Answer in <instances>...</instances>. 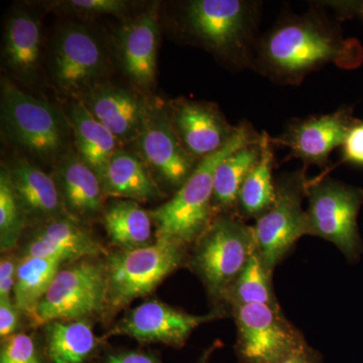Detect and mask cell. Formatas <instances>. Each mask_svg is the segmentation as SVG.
I'll list each match as a JSON object with an SVG mask.
<instances>
[{
    "label": "cell",
    "instance_id": "1",
    "mask_svg": "<svg viewBox=\"0 0 363 363\" xmlns=\"http://www.w3.org/2000/svg\"><path fill=\"white\" fill-rule=\"evenodd\" d=\"M362 61V44L346 39L330 21L314 13L281 21L260 42L257 55L262 73L290 84L329 64L355 69Z\"/></svg>",
    "mask_w": 363,
    "mask_h": 363
},
{
    "label": "cell",
    "instance_id": "2",
    "mask_svg": "<svg viewBox=\"0 0 363 363\" xmlns=\"http://www.w3.org/2000/svg\"><path fill=\"white\" fill-rule=\"evenodd\" d=\"M262 135L248 123L240 124L230 142L198 162L190 178L171 200L150 212L157 240L187 247L196 243L216 218L213 208L214 178L219 164L233 152L257 142Z\"/></svg>",
    "mask_w": 363,
    "mask_h": 363
},
{
    "label": "cell",
    "instance_id": "3",
    "mask_svg": "<svg viewBox=\"0 0 363 363\" xmlns=\"http://www.w3.org/2000/svg\"><path fill=\"white\" fill-rule=\"evenodd\" d=\"M257 250L253 226L235 214H220L196 242L190 264L210 297L225 304L227 293Z\"/></svg>",
    "mask_w": 363,
    "mask_h": 363
},
{
    "label": "cell",
    "instance_id": "4",
    "mask_svg": "<svg viewBox=\"0 0 363 363\" xmlns=\"http://www.w3.org/2000/svg\"><path fill=\"white\" fill-rule=\"evenodd\" d=\"M257 7V2L245 0H193L185 7L186 25L214 54L247 65Z\"/></svg>",
    "mask_w": 363,
    "mask_h": 363
},
{
    "label": "cell",
    "instance_id": "5",
    "mask_svg": "<svg viewBox=\"0 0 363 363\" xmlns=\"http://www.w3.org/2000/svg\"><path fill=\"white\" fill-rule=\"evenodd\" d=\"M309 235L330 241L350 262L363 252L357 217L363 204V189L321 175L308 180Z\"/></svg>",
    "mask_w": 363,
    "mask_h": 363
},
{
    "label": "cell",
    "instance_id": "6",
    "mask_svg": "<svg viewBox=\"0 0 363 363\" xmlns=\"http://www.w3.org/2000/svg\"><path fill=\"white\" fill-rule=\"evenodd\" d=\"M1 117L7 135L28 154L50 160L65 150L71 130L69 119L9 80L1 83Z\"/></svg>",
    "mask_w": 363,
    "mask_h": 363
},
{
    "label": "cell",
    "instance_id": "7",
    "mask_svg": "<svg viewBox=\"0 0 363 363\" xmlns=\"http://www.w3.org/2000/svg\"><path fill=\"white\" fill-rule=\"evenodd\" d=\"M184 245L169 240L108 255L106 267L108 304L121 308L152 293L169 274L184 264Z\"/></svg>",
    "mask_w": 363,
    "mask_h": 363
},
{
    "label": "cell",
    "instance_id": "8",
    "mask_svg": "<svg viewBox=\"0 0 363 363\" xmlns=\"http://www.w3.org/2000/svg\"><path fill=\"white\" fill-rule=\"evenodd\" d=\"M107 296L106 267L92 260H78L60 269L30 321L40 326L55 321L84 320L108 304Z\"/></svg>",
    "mask_w": 363,
    "mask_h": 363
},
{
    "label": "cell",
    "instance_id": "9",
    "mask_svg": "<svg viewBox=\"0 0 363 363\" xmlns=\"http://www.w3.org/2000/svg\"><path fill=\"white\" fill-rule=\"evenodd\" d=\"M276 202L253 226L260 259L274 272L301 238L309 235L307 211L303 209L308 179L305 169L277 179Z\"/></svg>",
    "mask_w": 363,
    "mask_h": 363
},
{
    "label": "cell",
    "instance_id": "10",
    "mask_svg": "<svg viewBox=\"0 0 363 363\" xmlns=\"http://www.w3.org/2000/svg\"><path fill=\"white\" fill-rule=\"evenodd\" d=\"M229 310L238 328L235 352L240 363H279L307 343L281 310L259 304Z\"/></svg>",
    "mask_w": 363,
    "mask_h": 363
},
{
    "label": "cell",
    "instance_id": "11",
    "mask_svg": "<svg viewBox=\"0 0 363 363\" xmlns=\"http://www.w3.org/2000/svg\"><path fill=\"white\" fill-rule=\"evenodd\" d=\"M104 48L86 26L69 23L59 30L52 51V76L66 94H85L104 75Z\"/></svg>",
    "mask_w": 363,
    "mask_h": 363
},
{
    "label": "cell",
    "instance_id": "12",
    "mask_svg": "<svg viewBox=\"0 0 363 363\" xmlns=\"http://www.w3.org/2000/svg\"><path fill=\"white\" fill-rule=\"evenodd\" d=\"M357 121L353 116V109L347 106L323 116L294 119L283 135L272 138V145L286 147L290 150L286 157L301 160L305 167L315 164L328 168L331 152L341 147Z\"/></svg>",
    "mask_w": 363,
    "mask_h": 363
},
{
    "label": "cell",
    "instance_id": "13",
    "mask_svg": "<svg viewBox=\"0 0 363 363\" xmlns=\"http://www.w3.org/2000/svg\"><path fill=\"white\" fill-rule=\"evenodd\" d=\"M138 156L169 185L180 189L190 178L199 160L184 147L169 109L152 106L142 135L135 140Z\"/></svg>",
    "mask_w": 363,
    "mask_h": 363
},
{
    "label": "cell",
    "instance_id": "14",
    "mask_svg": "<svg viewBox=\"0 0 363 363\" xmlns=\"http://www.w3.org/2000/svg\"><path fill=\"white\" fill-rule=\"evenodd\" d=\"M221 311L192 315L154 300L138 306L114 327L111 335H126L140 342H161L181 347L192 332L218 319Z\"/></svg>",
    "mask_w": 363,
    "mask_h": 363
},
{
    "label": "cell",
    "instance_id": "15",
    "mask_svg": "<svg viewBox=\"0 0 363 363\" xmlns=\"http://www.w3.org/2000/svg\"><path fill=\"white\" fill-rule=\"evenodd\" d=\"M169 116L184 147L196 159H202L221 150L238 133L216 105L193 100H174Z\"/></svg>",
    "mask_w": 363,
    "mask_h": 363
},
{
    "label": "cell",
    "instance_id": "16",
    "mask_svg": "<svg viewBox=\"0 0 363 363\" xmlns=\"http://www.w3.org/2000/svg\"><path fill=\"white\" fill-rule=\"evenodd\" d=\"M81 101L121 143H135L142 135L152 105L114 84H97Z\"/></svg>",
    "mask_w": 363,
    "mask_h": 363
},
{
    "label": "cell",
    "instance_id": "17",
    "mask_svg": "<svg viewBox=\"0 0 363 363\" xmlns=\"http://www.w3.org/2000/svg\"><path fill=\"white\" fill-rule=\"evenodd\" d=\"M157 44L159 18L156 7L124 25L117 35L121 68L140 87H150L156 81Z\"/></svg>",
    "mask_w": 363,
    "mask_h": 363
},
{
    "label": "cell",
    "instance_id": "18",
    "mask_svg": "<svg viewBox=\"0 0 363 363\" xmlns=\"http://www.w3.org/2000/svg\"><path fill=\"white\" fill-rule=\"evenodd\" d=\"M106 250L74 217H60L40 227L23 257H57L66 262L105 255Z\"/></svg>",
    "mask_w": 363,
    "mask_h": 363
},
{
    "label": "cell",
    "instance_id": "19",
    "mask_svg": "<svg viewBox=\"0 0 363 363\" xmlns=\"http://www.w3.org/2000/svg\"><path fill=\"white\" fill-rule=\"evenodd\" d=\"M55 181L64 207L73 216L90 217L101 211L106 196L104 184L78 154L62 157Z\"/></svg>",
    "mask_w": 363,
    "mask_h": 363
},
{
    "label": "cell",
    "instance_id": "20",
    "mask_svg": "<svg viewBox=\"0 0 363 363\" xmlns=\"http://www.w3.org/2000/svg\"><path fill=\"white\" fill-rule=\"evenodd\" d=\"M9 174L26 216L48 221L64 217L65 207L55 179L23 160L13 164Z\"/></svg>",
    "mask_w": 363,
    "mask_h": 363
},
{
    "label": "cell",
    "instance_id": "21",
    "mask_svg": "<svg viewBox=\"0 0 363 363\" xmlns=\"http://www.w3.org/2000/svg\"><path fill=\"white\" fill-rule=\"evenodd\" d=\"M68 119L78 156L104 180L111 157L123 143L91 114L81 100L72 104Z\"/></svg>",
    "mask_w": 363,
    "mask_h": 363
},
{
    "label": "cell",
    "instance_id": "22",
    "mask_svg": "<svg viewBox=\"0 0 363 363\" xmlns=\"http://www.w3.org/2000/svg\"><path fill=\"white\" fill-rule=\"evenodd\" d=\"M40 47V21L28 11L11 14L4 33V59L7 68L20 78H32L39 68Z\"/></svg>",
    "mask_w": 363,
    "mask_h": 363
},
{
    "label": "cell",
    "instance_id": "23",
    "mask_svg": "<svg viewBox=\"0 0 363 363\" xmlns=\"http://www.w3.org/2000/svg\"><path fill=\"white\" fill-rule=\"evenodd\" d=\"M102 184L106 196L124 200L149 201L161 196L142 157L121 149L111 157Z\"/></svg>",
    "mask_w": 363,
    "mask_h": 363
},
{
    "label": "cell",
    "instance_id": "24",
    "mask_svg": "<svg viewBox=\"0 0 363 363\" xmlns=\"http://www.w3.org/2000/svg\"><path fill=\"white\" fill-rule=\"evenodd\" d=\"M274 147L271 136L264 131L262 135V154L259 162L243 182L238 194L235 215L243 220H257L276 202L277 183L272 174Z\"/></svg>",
    "mask_w": 363,
    "mask_h": 363
},
{
    "label": "cell",
    "instance_id": "25",
    "mask_svg": "<svg viewBox=\"0 0 363 363\" xmlns=\"http://www.w3.org/2000/svg\"><path fill=\"white\" fill-rule=\"evenodd\" d=\"M262 154V138L248 143L224 160L216 169L214 178L213 208L216 216L235 214L238 194L243 182Z\"/></svg>",
    "mask_w": 363,
    "mask_h": 363
},
{
    "label": "cell",
    "instance_id": "26",
    "mask_svg": "<svg viewBox=\"0 0 363 363\" xmlns=\"http://www.w3.org/2000/svg\"><path fill=\"white\" fill-rule=\"evenodd\" d=\"M99 343L92 326L84 320L47 324L45 344L51 363H85Z\"/></svg>",
    "mask_w": 363,
    "mask_h": 363
},
{
    "label": "cell",
    "instance_id": "27",
    "mask_svg": "<svg viewBox=\"0 0 363 363\" xmlns=\"http://www.w3.org/2000/svg\"><path fill=\"white\" fill-rule=\"evenodd\" d=\"M152 219L133 200H116L104 212V224L107 235L121 250H135L150 245Z\"/></svg>",
    "mask_w": 363,
    "mask_h": 363
},
{
    "label": "cell",
    "instance_id": "28",
    "mask_svg": "<svg viewBox=\"0 0 363 363\" xmlns=\"http://www.w3.org/2000/svg\"><path fill=\"white\" fill-rule=\"evenodd\" d=\"M64 262L57 257H23L18 260L13 301L30 320Z\"/></svg>",
    "mask_w": 363,
    "mask_h": 363
},
{
    "label": "cell",
    "instance_id": "29",
    "mask_svg": "<svg viewBox=\"0 0 363 363\" xmlns=\"http://www.w3.org/2000/svg\"><path fill=\"white\" fill-rule=\"evenodd\" d=\"M272 272L257 250L227 293L224 305L229 309L233 306L259 304L281 310L272 286Z\"/></svg>",
    "mask_w": 363,
    "mask_h": 363
},
{
    "label": "cell",
    "instance_id": "30",
    "mask_svg": "<svg viewBox=\"0 0 363 363\" xmlns=\"http://www.w3.org/2000/svg\"><path fill=\"white\" fill-rule=\"evenodd\" d=\"M26 218L25 211L14 191L9 169L2 167L0 173V247L2 252L11 250L16 245Z\"/></svg>",
    "mask_w": 363,
    "mask_h": 363
},
{
    "label": "cell",
    "instance_id": "31",
    "mask_svg": "<svg viewBox=\"0 0 363 363\" xmlns=\"http://www.w3.org/2000/svg\"><path fill=\"white\" fill-rule=\"evenodd\" d=\"M0 363H45L35 341L28 334L16 333L4 339Z\"/></svg>",
    "mask_w": 363,
    "mask_h": 363
},
{
    "label": "cell",
    "instance_id": "32",
    "mask_svg": "<svg viewBox=\"0 0 363 363\" xmlns=\"http://www.w3.org/2000/svg\"><path fill=\"white\" fill-rule=\"evenodd\" d=\"M63 6L69 7L75 13L86 14V16H104L113 14L121 16L128 13V1L123 0H70V1L60 2Z\"/></svg>",
    "mask_w": 363,
    "mask_h": 363
},
{
    "label": "cell",
    "instance_id": "33",
    "mask_svg": "<svg viewBox=\"0 0 363 363\" xmlns=\"http://www.w3.org/2000/svg\"><path fill=\"white\" fill-rule=\"evenodd\" d=\"M341 162L363 167V121L359 119L341 145Z\"/></svg>",
    "mask_w": 363,
    "mask_h": 363
},
{
    "label": "cell",
    "instance_id": "34",
    "mask_svg": "<svg viewBox=\"0 0 363 363\" xmlns=\"http://www.w3.org/2000/svg\"><path fill=\"white\" fill-rule=\"evenodd\" d=\"M20 313L13 301H0V336L2 339L16 334Z\"/></svg>",
    "mask_w": 363,
    "mask_h": 363
},
{
    "label": "cell",
    "instance_id": "35",
    "mask_svg": "<svg viewBox=\"0 0 363 363\" xmlns=\"http://www.w3.org/2000/svg\"><path fill=\"white\" fill-rule=\"evenodd\" d=\"M102 363H161L155 355L140 351H123L108 355Z\"/></svg>",
    "mask_w": 363,
    "mask_h": 363
},
{
    "label": "cell",
    "instance_id": "36",
    "mask_svg": "<svg viewBox=\"0 0 363 363\" xmlns=\"http://www.w3.org/2000/svg\"><path fill=\"white\" fill-rule=\"evenodd\" d=\"M279 363H323L321 354L306 343Z\"/></svg>",
    "mask_w": 363,
    "mask_h": 363
},
{
    "label": "cell",
    "instance_id": "37",
    "mask_svg": "<svg viewBox=\"0 0 363 363\" xmlns=\"http://www.w3.org/2000/svg\"><path fill=\"white\" fill-rule=\"evenodd\" d=\"M327 4L342 18H358L363 23V1H329Z\"/></svg>",
    "mask_w": 363,
    "mask_h": 363
},
{
    "label": "cell",
    "instance_id": "38",
    "mask_svg": "<svg viewBox=\"0 0 363 363\" xmlns=\"http://www.w3.org/2000/svg\"><path fill=\"white\" fill-rule=\"evenodd\" d=\"M18 262L13 257H2L0 262V281L16 278Z\"/></svg>",
    "mask_w": 363,
    "mask_h": 363
},
{
    "label": "cell",
    "instance_id": "39",
    "mask_svg": "<svg viewBox=\"0 0 363 363\" xmlns=\"http://www.w3.org/2000/svg\"><path fill=\"white\" fill-rule=\"evenodd\" d=\"M212 350L206 351V353H204V355H203L201 359H200V362L198 363H208V359H209L210 353H211Z\"/></svg>",
    "mask_w": 363,
    "mask_h": 363
}]
</instances>
